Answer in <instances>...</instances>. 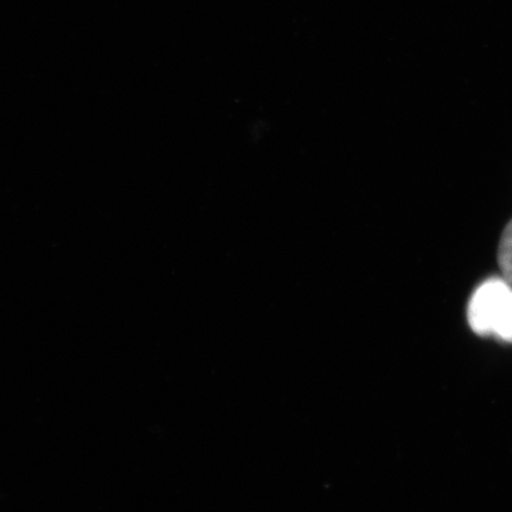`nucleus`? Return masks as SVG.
Returning a JSON list of instances; mask_svg holds the SVG:
<instances>
[{
	"label": "nucleus",
	"instance_id": "1",
	"mask_svg": "<svg viewBox=\"0 0 512 512\" xmlns=\"http://www.w3.org/2000/svg\"><path fill=\"white\" fill-rule=\"evenodd\" d=\"M512 291L504 279H489L480 285L470 300L467 320L475 334L494 335L496 323Z\"/></svg>",
	"mask_w": 512,
	"mask_h": 512
},
{
	"label": "nucleus",
	"instance_id": "2",
	"mask_svg": "<svg viewBox=\"0 0 512 512\" xmlns=\"http://www.w3.org/2000/svg\"><path fill=\"white\" fill-rule=\"evenodd\" d=\"M497 260L503 279L512 287V220L505 227L499 241Z\"/></svg>",
	"mask_w": 512,
	"mask_h": 512
},
{
	"label": "nucleus",
	"instance_id": "3",
	"mask_svg": "<svg viewBox=\"0 0 512 512\" xmlns=\"http://www.w3.org/2000/svg\"><path fill=\"white\" fill-rule=\"evenodd\" d=\"M494 335L502 341L512 343V291L499 315Z\"/></svg>",
	"mask_w": 512,
	"mask_h": 512
}]
</instances>
